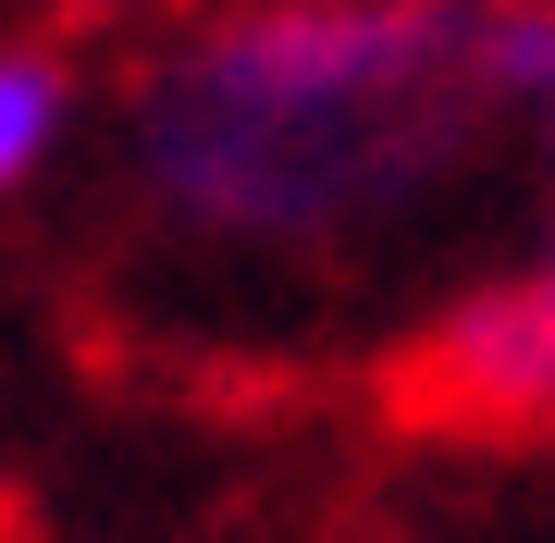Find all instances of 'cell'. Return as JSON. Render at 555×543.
<instances>
[{
    "instance_id": "6da1fadb",
    "label": "cell",
    "mask_w": 555,
    "mask_h": 543,
    "mask_svg": "<svg viewBox=\"0 0 555 543\" xmlns=\"http://www.w3.org/2000/svg\"><path fill=\"white\" fill-rule=\"evenodd\" d=\"M531 148L494 13L444 0H210L112 100V198L185 272L346 284L420 247Z\"/></svg>"
},
{
    "instance_id": "7a4b0ae2",
    "label": "cell",
    "mask_w": 555,
    "mask_h": 543,
    "mask_svg": "<svg viewBox=\"0 0 555 543\" xmlns=\"http://www.w3.org/2000/svg\"><path fill=\"white\" fill-rule=\"evenodd\" d=\"M531 161H543L531 247L506 272L456 284L408 334V408L456 421V432H506V444H555V124H543Z\"/></svg>"
},
{
    "instance_id": "3957f363",
    "label": "cell",
    "mask_w": 555,
    "mask_h": 543,
    "mask_svg": "<svg viewBox=\"0 0 555 543\" xmlns=\"http://www.w3.org/2000/svg\"><path fill=\"white\" fill-rule=\"evenodd\" d=\"M75 112H87L75 62H62L50 38H0V210L38 198V185L62 173V148H75Z\"/></svg>"
},
{
    "instance_id": "277c9868",
    "label": "cell",
    "mask_w": 555,
    "mask_h": 543,
    "mask_svg": "<svg viewBox=\"0 0 555 543\" xmlns=\"http://www.w3.org/2000/svg\"><path fill=\"white\" fill-rule=\"evenodd\" d=\"M444 13H494V0H444Z\"/></svg>"
}]
</instances>
